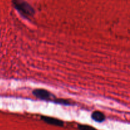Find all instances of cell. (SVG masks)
Listing matches in <instances>:
<instances>
[{
    "instance_id": "3",
    "label": "cell",
    "mask_w": 130,
    "mask_h": 130,
    "mask_svg": "<svg viewBox=\"0 0 130 130\" xmlns=\"http://www.w3.org/2000/svg\"><path fill=\"white\" fill-rule=\"evenodd\" d=\"M42 119L46 122V123L50 124H52V125L55 126H62L63 124V122L61 121L60 120L55 119V118H50V117H42Z\"/></svg>"
},
{
    "instance_id": "5",
    "label": "cell",
    "mask_w": 130,
    "mask_h": 130,
    "mask_svg": "<svg viewBox=\"0 0 130 130\" xmlns=\"http://www.w3.org/2000/svg\"><path fill=\"white\" fill-rule=\"evenodd\" d=\"M78 128L80 130H96L93 127L88 125H79Z\"/></svg>"
},
{
    "instance_id": "2",
    "label": "cell",
    "mask_w": 130,
    "mask_h": 130,
    "mask_svg": "<svg viewBox=\"0 0 130 130\" xmlns=\"http://www.w3.org/2000/svg\"><path fill=\"white\" fill-rule=\"evenodd\" d=\"M33 94L36 97L41 100H49L50 99V93L48 91L43 89H37L33 91Z\"/></svg>"
},
{
    "instance_id": "1",
    "label": "cell",
    "mask_w": 130,
    "mask_h": 130,
    "mask_svg": "<svg viewBox=\"0 0 130 130\" xmlns=\"http://www.w3.org/2000/svg\"><path fill=\"white\" fill-rule=\"evenodd\" d=\"M13 3L15 8L25 16H32L34 14L33 8L24 0H13Z\"/></svg>"
},
{
    "instance_id": "4",
    "label": "cell",
    "mask_w": 130,
    "mask_h": 130,
    "mask_svg": "<svg viewBox=\"0 0 130 130\" xmlns=\"http://www.w3.org/2000/svg\"><path fill=\"white\" fill-rule=\"evenodd\" d=\"M91 118L93 119L94 121H95L96 122L98 123H102V122L104 121L105 120V116L103 113H102L101 112L99 111H95L91 115Z\"/></svg>"
}]
</instances>
